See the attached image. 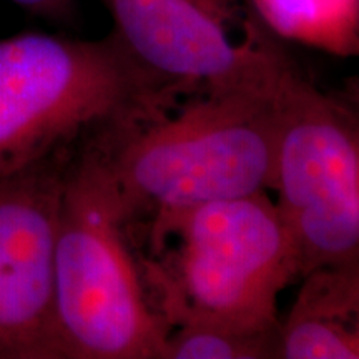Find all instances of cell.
I'll return each mask as SVG.
<instances>
[{
  "label": "cell",
  "instance_id": "ba28073f",
  "mask_svg": "<svg viewBox=\"0 0 359 359\" xmlns=\"http://www.w3.org/2000/svg\"><path fill=\"white\" fill-rule=\"evenodd\" d=\"M302 281L280 323V359H358L359 263L316 268Z\"/></svg>",
  "mask_w": 359,
  "mask_h": 359
},
{
  "label": "cell",
  "instance_id": "7a4b0ae2",
  "mask_svg": "<svg viewBox=\"0 0 359 359\" xmlns=\"http://www.w3.org/2000/svg\"><path fill=\"white\" fill-rule=\"evenodd\" d=\"M193 92L143 65L115 30L97 40L45 32L0 39V178Z\"/></svg>",
  "mask_w": 359,
  "mask_h": 359
},
{
  "label": "cell",
  "instance_id": "30bf717a",
  "mask_svg": "<svg viewBox=\"0 0 359 359\" xmlns=\"http://www.w3.org/2000/svg\"><path fill=\"white\" fill-rule=\"evenodd\" d=\"M161 359H280V327L253 331L183 321L170 327Z\"/></svg>",
  "mask_w": 359,
  "mask_h": 359
},
{
  "label": "cell",
  "instance_id": "5b68a950",
  "mask_svg": "<svg viewBox=\"0 0 359 359\" xmlns=\"http://www.w3.org/2000/svg\"><path fill=\"white\" fill-rule=\"evenodd\" d=\"M280 135L273 191L293 241L299 280L359 263V123L291 65L278 85Z\"/></svg>",
  "mask_w": 359,
  "mask_h": 359
},
{
  "label": "cell",
  "instance_id": "277c9868",
  "mask_svg": "<svg viewBox=\"0 0 359 359\" xmlns=\"http://www.w3.org/2000/svg\"><path fill=\"white\" fill-rule=\"evenodd\" d=\"M98 138L65 168L53 278L64 359H161L170 326L128 241V219Z\"/></svg>",
  "mask_w": 359,
  "mask_h": 359
},
{
  "label": "cell",
  "instance_id": "8992f818",
  "mask_svg": "<svg viewBox=\"0 0 359 359\" xmlns=\"http://www.w3.org/2000/svg\"><path fill=\"white\" fill-rule=\"evenodd\" d=\"M114 30L143 65L195 90L275 88L293 58L233 0H102Z\"/></svg>",
  "mask_w": 359,
  "mask_h": 359
},
{
  "label": "cell",
  "instance_id": "6da1fadb",
  "mask_svg": "<svg viewBox=\"0 0 359 359\" xmlns=\"http://www.w3.org/2000/svg\"><path fill=\"white\" fill-rule=\"evenodd\" d=\"M278 85L200 90L98 138L128 224L160 212L273 191Z\"/></svg>",
  "mask_w": 359,
  "mask_h": 359
},
{
  "label": "cell",
  "instance_id": "9c48e42d",
  "mask_svg": "<svg viewBox=\"0 0 359 359\" xmlns=\"http://www.w3.org/2000/svg\"><path fill=\"white\" fill-rule=\"evenodd\" d=\"M253 4L271 32L343 55L356 52L359 0H253Z\"/></svg>",
  "mask_w": 359,
  "mask_h": 359
},
{
  "label": "cell",
  "instance_id": "3957f363",
  "mask_svg": "<svg viewBox=\"0 0 359 359\" xmlns=\"http://www.w3.org/2000/svg\"><path fill=\"white\" fill-rule=\"evenodd\" d=\"M138 259L151 303L172 327L210 321L280 327L278 296L299 281L294 246L269 191L148 217Z\"/></svg>",
  "mask_w": 359,
  "mask_h": 359
},
{
  "label": "cell",
  "instance_id": "8fae6325",
  "mask_svg": "<svg viewBox=\"0 0 359 359\" xmlns=\"http://www.w3.org/2000/svg\"><path fill=\"white\" fill-rule=\"evenodd\" d=\"M17 7L57 27H72L77 22V0H11Z\"/></svg>",
  "mask_w": 359,
  "mask_h": 359
},
{
  "label": "cell",
  "instance_id": "52a82bcc",
  "mask_svg": "<svg viewBox=\"0 0 359 359\" xmlns=\"http://www.w3.org/2000/svg\"><path fill=\"white\" fill-rule=\"evenodd\" d=\"M79 145L0 178V359H64L53 251L65 168Z\"/></svg>",
  "mask_w": 359,
  "mask_h": 359
}]
</instances>
